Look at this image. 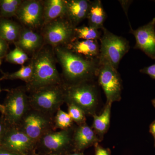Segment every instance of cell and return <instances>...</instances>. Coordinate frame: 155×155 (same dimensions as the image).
<instances>
[{"mask_svg": "<svg viewBox=\"0 0 155 155\" xmlns=\"http://www.w3.org/2000/svg\"><path fill=\"white\" fill-rule=\"evenodd\" d=\"M57 62L61 65L63 83L73 84L93 81L97 77L99 59H89L73 52L67 47L53 48Z\"/></svg>", "mask_w": 155, "mask_h": 155, "instance_id": "1", "label": "cell"}, {"mask_svg": "<svg viewBox=\"0 0 155 155\" xmlns=\"http://www.w3.org/2000/svg\"><path fill=\"white\" fill-rule=\"evenodd\" d=\"M29 62L33 68L31 80L25 85L27 92L49 85L63 84L57 69V60L52 48L43 47L31 56Z\"/></svg>", "mask_w": 155, "mask_h": 155, "instance_id": "2", "label": "cell"}, {"mask_svg": "<svg viewBox=\"0 0 155 155\" xmlns=\"http://www.w3.org/2000/svg\"><path fill=\"white\" fill-rule=\"evenodd\" d=\"M93 81L73 84H64L65 103L72 104L81 109L86 115L95 114L98 102L96 85Z\"/></svg>", "mask_w": 155, "mask_h": 155, "instance_id": "3", "label": "cell"}, {"mask_svg": "<svg viewBox=\"0 0 155 155\" xmlns=\"http://www.w3.org/2000/svg\"><path fill=\"white\" fill-rule=\"evenodd\" d=\"M31 107L55 116L65 103L64 83L38 89L28 94Z\"/></svg>", "mask_w": 155, "mask_h": 155, "instance_id": "4", "label": "cell"}, {"mask_svg": "<svg viewBox=\"0 0 155 155\" xmlns=\"http://www.w3.org/2000/svg\"><path fill=\"white\" fill-rule=\"evenodd\" d=\"M100 39V62L107 61L117 69L120 61L130 49L129 42L104 27Z\"/></svg>", "mask_w": 155, "mask_h": 155, "instance_id": "5", "label": "cell"}, {"mask_svg": "<svg viewBox=\"0 0 155 155\" xmlns=\"http://www.w3.org/2000/svg\"><path fill=\"white\" fill-rule=\"evenodd\" d=\"M54 117V116L30 107L17 126L37 143L45 134L56 131Z\"/></svg>", "mask_w": 155, "mask_h": 155, "instance_id": "6", "label": "cell"}, {"mask_svg": "<svg viewBox=\"0 0 155 155\" xmlns=\"http://www.w3.org/2000/svg\"><path fill=\"white\" fill-rule=\"evenodd\" d=\"M75 27L65 18H59L42 27L45 45L54 48L67 47L76 40Z\"/></svg>", "mask_w": 155, "mask_h": 155, "instance_id": "7", "label": "cell"}, {"mask_svg": "<svg viewBox=\"0 0 155 155\" xmlns=\"http://www.w3.org/2000/svg\"><path fill=\"white\" fill-rule=\"evenodd\" d=\"M25 86L8 91L2 115L9 126H17L30 107L28 95Z\"/></svg>", "mask_w": 155, "mask_h": 155, "instance_id": "8", "label": "cell"}, {"mask_svg": "<svg viewBox=\"0 0 155 155\" xmlns=\"http://www.w3.org/2000/svg\"><path fill=\"white\" fill-rule=\"evenodd\" d=\"M100 62V61H99ZM98 81L107 98V104L121 99L122 81L117 69L107 61L100 62Z\"/></svg>", "mask_w": 155, "mask_h": 155, "instance_id": "9", "label": "cell"}, {"mask_svg": "<svg viewBox=\"0 0 155 155\" xmlns=\"http://www.w3.org/2000/svg\"><path fill=\"white\" fill-rule=\"evenodd\" d=\"M36 145L18 126H9L0 143V147L21 155H25Z\"/></svg>", "mask_w": 155, "mask_h": 155, "instance_id": "10", "label": "cell"}, {"mask_svg": "<svg viewBox=\"0 0 155 155\" xmlns=\"http://www.w3.org/2000/svg\"><path fill=\"white\" fill-rule=\"evenodd\" d=\"M16 17L24 28L34 30L43 23L42 1L23 0Z\"/></svg>", "mask_w": 155, "mask_h": 155, "instance_id": "11", "label": "cell"}, {"mask_svg": "<svg viewBox=\"0 0 155 155\" xmlns=\"http://www.w3.org/2000/svg\"><path fill=\"white\" fill-rule=\"evenodd\" d=\"M130 32L134 35L135 49L141 50L148 57L155 60V17L146 25L133 30Z\"/></svg>", "mask_w": 155, "mask_h": 155, "instance_id": "12", "label": "cell"}, {"mask_svg": "<svg viewBox=\"0 0 155 155\" xmlns=\"http://www.w3.org/2000/svg\"><path fill=\"white\" fill-rule=\"evenodd\" d=\"M73 127L67 130L51 131L44 135L37 143L47 151L51 152H59L73 145Z\"/></svg>", "mask_w": 155, "mask_h": 155, "instance_id": "13", "label": "cell"}, {"mask_svg": "<svg viewBox=\"0 0 155 155\" xmlns=\"http://www.w3.org/2000/svg\"><path fill=\"white\" fill-rule=\"evenodd\" d=\"M27 54L31 56L45 46L43 38L41 33L23 27L18 40L14 43Z\"/></svg>", "mask_w": 155, "mask_h": 155, "instance_id": "14", "label": "cell"}, {"mask_svg": "<svg viewBox=\"0 0 155 155\" xmlns=\"http://www.w3.org/2000/svg\"><path fill=\"white\" fill-rule=\"evenodd\" d=\"M65 18L75 26L87 19L91 1L87 0H66Z\"/></svg>", "mask_w": 155, "mask_h": 155, "instance_id": "15", "label": "cell"}, {"mask_svg": "<svg viewBox=\"0 0 155 155\" xmlns=\"http://www.w3.org/2000/svg\"><path fill=\"white\" fill-rule=\"evenodd\" d=\"M98 139L94 130L86 123L78 125L73 131V145L78 150L97 143Z\"/></svg>", "mask_w": 155, "mask_h": 155, "instance_id": "16", "label": "cell"}, {"mask_svg": "<svg viewBox=\"0 0 155 155\" xmlns=\"http://www.w3.org/2000/svg\"><path fill=\"white\" fill-rule=\"evenodd\" d=\"M67 47L84 58L91 59H99V58L100 45L98 41L76 40Z\"/></svg>", "mask_w": 155, "mask_h": 155, "instance_id": "17", "label": "cell"}, {"mask_svg": "<svg viewBox=\"0 0 155 155\" xmlns=\"http://www.w3.org/2000/svg\"><path fill=\"white\" fill-rule=\"evenodd\" d=\"M42 3L43 6L42 26L55 19L65 17L66 11V0H45L42 1Z\"/></svg>", "mask_w": 155, "mask_h": 155, "instance_id": "18", "label": "cell"}, {"mask_svg": "<svg viewBox=\"0 0 155 155\" xmlns=\"http://www.w3.org/2000/svg\"><path fill=\"white\" fill-rule=\"evenodd\" d=\"M107 18V14L103 8L101 1L100 0L91 2L87 19L88 20V25L96 28L102 29L104 24Z\"/></svg>", "mask_w": 155, "mask_h": 155, "instance_id": "19", "label": "cell"}, {"mask_svg": "<svg viewBox=\"0 0 155 155\" xmlns=\"http://www.w3.org/2000/svg\"><path fill=\"white\" fill-rule=\"evenodd\" d=\"M23 27L8 19H0V37L7 42L15 43L18 40Z\"/></svg>", "mask_w": 155, "mask_h": 155, "instance_id": "20", "label": "cell"}, {"mask_svg": "<svg viewBox=\"0 0 155 155\" xmlns=\"http://www.w3.org/2000/svg\"><path fill=\"white\" fill-rule=\"evenodd\" d=\"M112 104H107L104 110L101 115L97 116L94 114L92 116L94 118L93 128L95 132L101 136L107 132L110 126Z\"/></svg>", "mask_w": 155, "mask_h": 155, "instance_id": "21", "label": "cell"}, {"mask_svg": "<svg viewBox=\"0 0 155 155\" xmlns=\"http://www.w3.org/2000/svg\"><path fill=\"white\" fill-rule=\"evenodd\" d=\"M23 0H0V19L16 17Z\"/></svg>", "mask_w": 155, "mask_h": 155, "instance_id": "22", "label": "cell"}, {"mask_svg": "<svg viewBox=\"0 0 155 155\" xmlns=\"http://www.w3.org/2000/svg\"><path fill=\"white\" fill-rule=\"evenodd\" d=\"M101 35L99 30L88 25H83L75 28V38L78 40H100Z\"/></svg>", "mask_w": 155, "mask_h": 155, "instance_id": "23", "label": "cell"}, {"mask_svg": "<svg viewBox=\"0 0 155 155\" xmlns=\"http://www.w3.org/2000/svg\"><path fill=\"white\" fill-rule=\"evenodd\" d=\"M33 75V68L29 61L28 65L22 66L20 69L16 72L11 74H4L3 76L5 79H19L25 81V84L30 81Z\"/></svg>", "mask_w": 155, "mask_h": 155, "instance_id": "24", "label": "cell"}, {"mask_svg": "<svg viewBox=\"0 0 155 155\" xmlns=\"http://www.w3.org/2000/svg\"><path fill=\"white\" fill-rule=\"evenodd\" d=\"M73 121L69 114L62 110L61 108L58 110L54 117L55 130H67L72 127Z\"/></svg>", "mask_w": 155, "mask_h": 155, "instance_id": "25", "label": "cell"}, {"mask_svg": "<svg viewBox=\"0 0 155 155\" xmlns=\"http://www.w3.org/2000/svg\"><path fill=\"white\" fill-rule=\"evenodd\" d=\"M5 58L8 63L22 66L30 60L28 55L17 46H15L14 50L8 53Z\"/></svg>", "mask_w": 155, "mask_h": 155, "instance_id": "26", "label": "cell"}, {"mask_svg": "<svg viewBox=\"0 0 155 155\" xmlns=\"http://www.w3.org/2000/svg\"><path fill=\"white\" fill-rule=\"evenodd\" d=\"M67 105L68 114L72 118L73 122H75L78 125L86 123V114L81 109L72 104Z\"/></svg>", "mask_w": 155, "mask_h": 155, "instance_id": "27", "label": "cell"}, {"mask_svg": "<svg viewBox=\"0 0 155 155\" xmlns=\"http://www.w3.org/2000/svg\"><path fill=\"white\" fill-rule=\"evenodd\" d=\"M8 42L0 37V65L2 64V60L5 58L8 54Z\"/></svg>", "mask_w": 155, "mask_h": 155, "instance_id": "28", "label": "cell"}, {"mask_svg": "<svg viewBox=\"0 0 155 155\" xmlns=\"http://www.w3.org/2000/svg\"><path fill=\"white\" fill-rule=\"evenodd\" d=\"M140 72L149 75L153 79H155V64L140 69Z\"/></svg>", "mask_w": 155, "mask_h": 155, "instance_id": "29", "label": "cell"}, {"mask_svg": "<svg viewBox=\"0 0 155 155\" xmlns=\"http://www.w3.org/2000/svg\"><path fill=\"white\" fill-rule=\"evenodd\" d=\"M9 126L2 116L0 117V143Z\"/></svg>", "mask_w": 155, "mask_h": 155, "instance_id": "30", "label": "cell"}, {"mask_svg": "<svg viewBox=\"0 0 155 155\" xmlns=\"http://www.w3.org/2000/svg\"><path fill=\"white\" fill-rule=\"evenodd\" d=\"M95 155H110L109 151L100 146L97 143L95 144Z\"/></svg>", "mask_w": 155, "mask_h": 155, "instance_id": "31", "label": "cell"}, {"mask_svg": "<svg viewBox=\"0 0 155 155\" xmlns=\"http://www.w3.org/2000/svg\"><path fill=\"white\" fill-rule=\"evenodd\" d=\"M0 155H21L0 147Z\"/></svg>", "mask_w": 155, "mask_h": 155, "instance_id": "32", "label": "cell"}, {"mask_svg": "<svg viewBox=\"0 0 155 155\" xmlns=\"http://www.w3.org/2000/svg\"><path fill=\"white\" fill-rule=\"evenodd\" d=\"M120 3L122 5V8L124 9V11L125 12L126 15H127V11L128 9V7L130 5L131 1H120Z\"/></svg>", "mask_w": 155, "mask_h": 155, "instance_id": "33", "label": "cell"}, {"mask_svg": "<svg viewBox=\"0 0 155 155\" xmlns=\"http://www.w3.org/2000/svg\"><path fill=\"white\" fill-rule=\"evenodd\" d=\"M149 132L152 135L154 140V145L155 147V120L152 122L150 125Z\"/></svg>", "mask_w": 155, "mask_h": 155, "instance_id": "34", "label": "cell"}, {"mask_svg": "<svg viewBox=\"0 0 155 155\" xmlns=\"http://www.w3.org/2000/svg\"><path fill=\"white\" fill-rule=\"evenodd\" d=\"M3 79H5L4 76L0 78V81L3 80ZM1 91L2 90H1V87H0V92H1ZM0 112L2 113V115L4 114V112H5V107H4L3 105L1 104H0Z\"/></svg>", "mask_w": 155, "mask_h": 155, "instance_id": "35", "label": "cell"}, {"mask_svg": "<svg viewBox=\"0 0 155 155\" xmlns=\"http://www.w3.org/2000/svg\"><path fill=\"white\" fill-rule=\"evenodd\" d=\"M152 103L153 105L155 108V99L152 100Z\"/></svg>", "mask_w": 155, "mask_h": 155, "instance_id": "36", "label": "cell"}, {"mask_svg": "<svg viewBox=\"0 0 155 155\" xmlns=\"http://www.w3.org/2000/svg\"><path fill=\"white\" fill-rule=\"evenodd\" d=\"M71 155H82L81 154L79 153H75L72 154H71Z\"/></svg>", "mask_w": 155, "mask_h": 155, "instance_id": "37", "label": "cell"}]
</instances>
